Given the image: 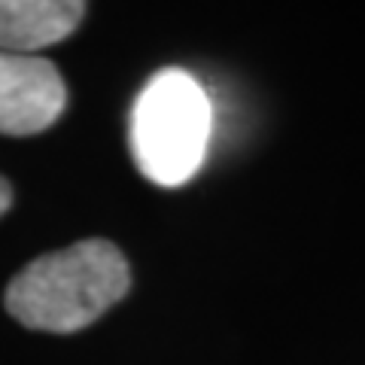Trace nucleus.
<instances>
[{
  "mask_svg": "<svg viewBox=\"0 0 365 365\" xmlns=\"http://www.w3.org/2000/svg\"><path fill=\"white\" fill-rule=\"evenodd\" d=\"M131 287L122 250L101 237L43 253L6 287V311L40 332H76L116 304Z\"/></svg>",
  "mask_w": 365,
  "mask_h": 365,
  "instance_id": "f257e3e1",
  "label": "nucleus"
},
{
  "mask_svg": "<svg viewBox=\"0 0 365 365\" xmlns=\"http://www.w3.org/2000/svg\"><path fill=\"white\" fill-rule=\"evenodd\" d=\"M213 107L182 67H165L140 88L131 110V153L155 186H182L204 162Z\"/></svg>",
  "mask_w": 365,
  "mask_h": 365,
  "instance_id": "f03ea898",
  "label": "nucleus"
},
{
  "mask_svg": "<svg viewBox=\"0 0 365 365\" xmlns=\"http://www.w3.org/2000/svg\"><path fill=\"white\" fill-rule=\"evenodd\" d=\"M67 88L52 61L0 52V134H40L64 113Z\"/></svg>",
  "mask_w": 365,
  "mask_h": 365,
  "instance_id": "7ed1b4c3",
  "label": "nucleus"
},
{
  "mask_svg": "<svg viewBox=\"0 0 365 365\" xmlns=\"http://www.w3.org/2000/svg\"><path fill=\"white\" fill-rule=\"evenodd\" d=\"M79 0H0V52L37 55L83 21Z\"/></svg>",
  "mask_w": 365,
  "mask_h": 365,
  "instance_id": "20e7f679",
  "label": "nucleus"
},
{
  "mask_svg": "<svg viewBox=\"0 0 365 365\" xmlns=\"http://www.w3.org/2000/svg\"><path fill=\"white\" fill-rule=\"evenodd\" d=\"M9 201H13V189H9V182L0 177V216L6 213V207H9Z\"/></svg>",
  "mask_w": 365,
  "mask_h": 365,
  "instance_id": "39448f33",
  "label": "nucleus"
}]
</instances>
